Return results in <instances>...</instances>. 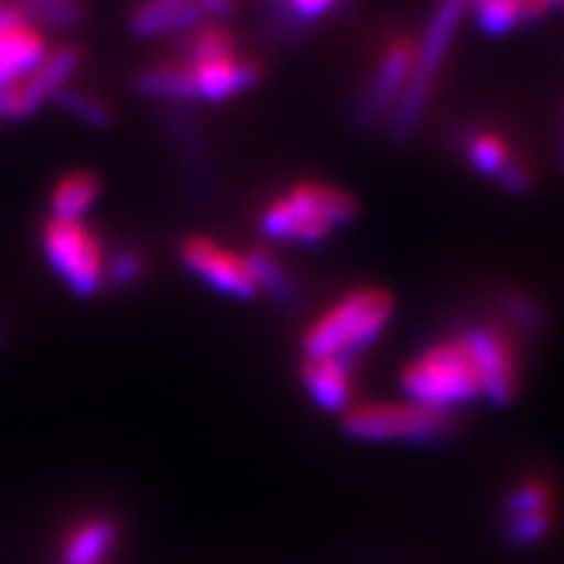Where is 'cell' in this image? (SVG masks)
Returning a JSON list of instances; mask_svg holds the SVG:
<instances>
[{
    "label": "cell",
    "mask_w": 564,
    "mask_h": 564,
    "mask_svg": "<svg viewBox=\"0 0 564 564\" xmlns=\"http://www.w3.org/2000/svg\"><path fill=\"white\" fill-rule=\"evenodd\" d=\"M356 358L333 356V358H306L301 366V379L308 394L322 411L343 413L352 403L350 373Z\"/></svg>",
    "instance_id": "7c38bea8"
},
{
    "label": "cell",
    "mask_w": 564,
    "mask_h": 564,
    "mask_svg": "<svg viewBox=\"0 0 564 564\" xmlns=\"http://www.w3.org/2000/svg\"><path fill=\"white\" fill-rule=\"evenodd\" d=\"M0 123H3V121H0Z\"/></svg>",
    "instance_id": "e575fe53"
},
{
    "label": "cell",
    "mask_w": 564,
    "mask_h": 564,
    "mask_svg": "<svg viewBox=\"0 0 564 564\" xmlns=\"http://www.w3.org/2000/svg\"><path fill=\"white\" fill-rule=\"evenodd\" d=\"M278 3L295 21H314L333 9L337 0H278Z\"/></svg>",
    "instance_id": "4316f807"
},
{
    "label": "cell",
    "mask_w": 564,
    "mask_h": 564,
    "mask_svg": "<svg viewBox=\"0 0 564 564\" xmlns=\"http://www.w3.org/2000/svg\"><path fill=\"white\" fill-rule=\"evenodd\" d=\"M3 337H6V333H3V327H0V345H3Z\"/></svg>",
    "instance_id": "d6a6232c"
},
{
    "label": "cell",
    "mask_w": 564,
    "mask_h": 564,
    "mask_svg": "<svg viewBox=\"0 0 564 564\" xmlns=\"http://www.w3.org/2000/svg\"><path fill=\"white\" fill-rule=\"evenodd\" d=\"M415 61V42L411 37H398L387 45L382 58L377 63L369 87L364 89L361 102H358V123L373 126L382 121L384 116H390L398 108L400 97L411 79Z\"/></svg>",
    "instance_id": "30bf717a"
},
{
    "label": "cell",
    "mask_w": 564,
    "mask_h": 564,
    "mask_svg": "<svg viewBox=\"0 0 564 564\" xmlns=\"http://www.w3.org/2000/svg\"><path fill=\"white\" fill-rule=\"evenodd\" d=\"M505 308L507 314H510L512 319L525 329H541V324H544V314H541V308L535 306L531 299H525V295H507Z\"/></svg>",
    "instance_id": "484cf974"
},
{
    "label": "cell",
    "mask_w": 564,
    "mask_h": 564,
    "mask_svg": "<svg viewBox=\"0 0 564 564\" xmlns=\"http://www.w3.org/2000/svg\"><path fill=\"white\" fill-rule=\"evenodd\" d=\"M55 3H68V0H19V6L26 13L37 11V9H45V6H55Z\"/></svg>",
    "instance_id": "f546056e"
},
{
    "label": "cell",
    "mask_w": 564,
    "mask_h": 564,
    "mask_svg": "<svg viewBox=\"0 0 564 564\" xmlns=\"http://www.w3.org/2000/svg\"><path fill=\"white\" fill-rule=\"evenodd\" d=\"M181 264L186 267L194 278H199L212 291L230 295V299L249 301L257 299L259 288L253 282L249 267L241 253H232L225 246L215 243L212 238L188 236L183 238L178 249Z\"/></svg>",
    "instance_id": "ba28073f"
},
{
    "label": "cell",
    "mask_w": 564,
    "mask_h": 564,
    "mask_svg": "<svg viewBox=\"0 0 564 564\" xmlns=\"http://www.w3.org/2000/svg\"><path fill=\"white\" fill-rule=\"evenodd\" d=\"M230 55H236V42H232V34L220 24L196 26V30L181 42V61L188 63V66L230 58Z\"/></svg>",
    "instance_id": "ffe728a7"
},
{
    "label": "cell",
    "mask_w": 564,
    "mask_h": 564,
    "mask_svg": "<svg viewBox=\"0 0 564 564\" xmlns=\"http://www.w3.org/2000/svg\"><path fill=\"white\" fill-rule=\"evenodd\" d=\"M457 337L474 358L484 398L494 405L510 403L518 392V366H514L510 343L497 329L481 327V324L463 327Z\"/></svg>",
    "instance_id": "9c48e42d"
},
{
    "label": "cell",
    "mask_w": 564,
    "mask_h": 564,
    "mask_svg": "<svg viewBox=\"0 0 564 564\" xmlns=\"http://www.w3.org/2000/svg\"><path fill=\"white\" fill-rule=\"evenodd\" d=\"M202 6L207 17L215 19H228L236 11V0H196Z\"/></svg>",
    "instance_id": "f1b7e54d"
},
{
    "label": "cell",
    "mask_w": 564,
    "mask_h": 564,
    "mask_svg": "<svg viewBox=\"0 0 564 564\" xmlns=\"http://www.w3.org/2000/svg\"><path fill=\"white\" fill-rule=\"evenodd\" d=\"M53 100L63 112H68L70 118H76L84 126H91V129H108L112 123L110 102L102 95H97L95 89L82 87V84H66Z\"/></svg>",
    "instance_id": "ac0fdd59"
},
{
    "label": "cell",
    "mask_w": 564,
    "mask_h": 564,
    "mask_svg": "<svg viewBox=\"0 0 564 564\" xmlns=\"http://www.w3.org/2000/svg\"><path fill=\"white\" fill-rule=\"evenodd\" d=\"M118 544V523L108 514H95L68 533L61 564H102Z\"/></svg>",
    "instance_id": "9a60e30c"
},
{
    "label": "cell",
    "mask_w": 564,
    "mask_h": 564,
    "mask_svg": "<svg viewBox=\"0 0 564 564\" xmlns=\"http://www.w3.org/2000/svg\"><path fill=\"white\" fill-rule=\"evenodd\" d=\"M207 13L196 0H141L131 11L129 26L139 40H158L167 34L196 30Z\"/></svg>",
    "instance_id": "4fadbf2b"
},
{
    "label": "cell",
    "mask_w": 564,
    "mask_h": 564,
    "mask_svg": "<svg viewBox=\"0 0 564 564\" xmlns=\"http://www.w3.org/2000/svg\"><path fill=\"white\" fill-rule=\"evenodd\" d=\"M243 259L259 291L270 293L280 306H293V303L299 301V288H295V282L288 278L285 267H282L272 253H267L262 249H251L249 253H243Z\"/></svg>",
    "instance_id": "d6986e66"
},
{
    "label": "cell",
    "mask_w": 564,
    "mask_h": 564,
    "mask_svg": "<svg viewBox=\"0 0 564 564\" xmlns=\"http://www.w3.org/2000/svg\"><path fill=\"white\" fill-rule=\"evenodd\" d=\"M468 6L463 0H440L432 19H429L426 32H423L421 42H415V61L411 79L400 97L398 108L392 112V139L405 141L413 137L419 129L423 110H426L429 97H432L436 74H440L444 61H447L449 47H453L455 32L460 26L463 11Z\"/></svg>",
    "instance_id": "277c9868"
},
{
    "label": "cell",
    "mask_w": 564,
    "mask_h": 564,
    "mask_svg": "<svg viewBox=\"0 0 564 564\" xmlns=\"http://www.w3.org/2000/svg\"><path fill=\"white\" fill-rule=\"evenodd\" d=\"M358 204L343 188L324 183H299L264 209L259 228L272 241L322 243L337 228L356 220Z\"/></svg>",
    "instance_id": "6da1fadb"
},
{
    "label": "cell",
    "mask_w": 564,
    "mask_h": 564,
    "mask_svg": "<svg viewBox=\"0 0 564 564\" xmlns=\"http://www.w3.org/2000/svg\"><path fill=\"white\" fill-rule=\"evenodd\" d=\"M394 299L377 288H358L319 316L303 335V356L306 358H358L382 335L390 322Z\"/></svg>",
    "instance_id": "7a4b0ae2"
},
{
    "label": "cell",
    "mask_w": 564,
    "mask_h": 564,
    "mask_svg": "<svg viewBox=\"0 0 564 564\" xmlns=\"http://www.w3.org/2000/svg\"><path fill=\"white\" fill-rule=\"evenodd\" d=\"M463 150L465 158H468L474 171L491 175L497 178L499 171L510 162V152H507V144L494 133H484V131H474L463 139Z\"/></svg>",
    "instance_id": "44dd1931"
},
{
    "label": "cell",
    "mask_w": 564,
    "mask_h": 564,
    "mask_svg": "<svg viewBox=\"0 0 564 564\" xmlns=\"http://www.w3.org/2000/svg\"><path fill=\"white\" fill-rule=\"evenodd\" d=\"M497 181H499V186L505 188V192L523 194V192H528V188H531V171H528L523 162L510 160L502 167V171H499Z\"/></svg>",
    "instance_id": "83f0119b"
},
{
    "label": "cell",
    "mask_w": 564,
    "mask_h": 564,
    "mask_svg": "<svg viewBox=\"0 0 564 564\" xmlns=\"http://www.w3.org/2000/svg\"><path fill=\"white\" fill-rule=\"evenodd\" d=\"M453 429V413L419 403H371L343 419V432L361 442H436Z\"/></svg>",
    "instance_id": "8992f818"
},
{
    "label": "cell",
    "mask_w": 564,
    "mask_h": 564,
    "mask_svg": "<svg viewBox=\"0 0 564 564\" xmlns=\"http://www.w3.org/2000/svg\"><path fill=\"white\" fill-rule=\"evenodd\" d=\"M30 21L37 30H47V32H66L74 30V26L82 24L84 19V6L82 0H68V3H55V6H45V9L30 11L26 13Z\"/></svg>",
    "instance_id": "cb8c5ba5"
},
{
    "label": "cell",
    "mask_w": 564,
    "mask_h": 564,
    "mask_svg": "<svg viewBox=\"0 0 564 564\" xmlns=\"http://www.w3.org/2000/svg\"><path fill=\"white\" fill-rule=\"evenodd\" d=\"M147 257L137 246H118L116 251L108 253L105 259V285L126 291V288L137 285L144 278Z\"/></svg>",
    "instance_id": "7402d4cb"
},
{
    "label": "cell",
    "mask_w": 564,
    "mask_h": 564,
    "mask_svg": "<svg viewBox=\"0 0 564 564\" xmlns=\"http://www.w3.org/2000/svg\"><path fill=\"white\" fill-rule=\"evenodd\" d=\"M84 63V51L76 42H61L26 79L0 87V121H26L45 100H53L70 84Z\"/></svg>",
    "instance_id": "52a82bcc"
},
{
    "label": "cell",
    "mask_w": 564,
    "mask_h": 564,
    "mask_svg": "<svg viewBox=\"0 0 564 564\" xmlns=\"http://www.w3.org/2000/svg\"><path fill=\"white\" fill-rule=\"evenodd\" d=\"M42 253L51 270L79 299H91L105 288L108 251H105L102 238L84 223L51 217L42 225Z\"/></svg>",
    "instance_id": "5b68a950"
},
{
    "label": "cell",
    "mask_w": 564,
    "mask_h": 564,
    "mask_svg": "<svg viewBox=\"0 0 564 564\" xmlns=\"http://www.w3.org/2000/svg\"><path fill=\"white\" fill-rule=\"evenodd\" d=\"M400 387L413 403L453 411L455 405L481 398V379L460 337L436 343L405 366Z\"/></svg>",
    "instance_id": "3957f363"
},
{
    "label": "cell",
    "mask_w": 564,
    "mask_h": 564,
    "mask_svg": "<svg viewBox=\"0 0 564 564\" xmlns=\"http://www.w3.org/2000/svg\"><path fill=\"white\" fill-rule=\"evenodd\" d=\"M188 68H192L196 100H207L215 105L230 100V97L241 95L246 89H251L253 84L259 82V76H262V68H259L257 61L238 58V55L199 63V66H188Z\"/></svg>",
    "instance_id": "8fae6325"
},
{
    "label": "cell",
    "mask_w": 564,
    "mask_h": 564,
    "mask_svg": "<svg viewBox=\"0 0 564 564\" xmlns=\"http://www.w3.org/2000/svg\"><path fill=\"white\" fill-rule=\"evenodd\" d=\"M47 42L30 19L0 30V87L26 79L45 58Z\"/></svg>",
    "instance_id": "5bb4252c"
},
{
    "label": "cell",
    "mask_w": 564,
    "mask_h": 564,
    "mask_svg": "<svg viewBox=\"0 0 564 564\" xmlns=\"http://www.w3.org/2000/svg\"><path fill=\"white\" fill-rule=\"evenodd\" d=\"M562 171H564V141H562Z\"/></svg>",
    "instance_id": "836d02e7"
},
{
    "label": "cell",
    "mask_w": 564,
    "mask_h": 564,
    "mask_svg": "<svg viewBox=\"0 0 564 564\" xmlns=\"http://www.w3.org/2000/svg\"><path fill=\"white\" fill-rule=\"evenodd\" d=\"M133 89L141 97L160 102H192L196 100L192 68L183 61L152 63L144 70H139L133 79Z\"/></svg>",
    "instance_id": "2e32d148"
},
{
    "label": "cell",
    "mask_w": 564,
    "mask_h": 564,
    "mask_svg": "<svg viewBox=\"0 0 564 564\" xmlns=\"http://www.w3.org/2000/svg\"><path fill=\"white\" fill-rule=\"evenodd\" d=\"M549 502H552V494L544 484H525L507 494L505 512L507 518H525V514L549 512Z\"/></svg>",
    "instance_id": "d4e9b609"
},
{
    "label": "cell",
    "mask_w": 564,
    "mask_h": 564,
    "mask_svg": "<svg viewBox=\"0 0 564 564\" xmlns=\"http://www.w3.org/2000/svg\"><path fill=\"white\" fill-rule=\"evenodd\" d=\"M554 525V514L552 512H539V514H525V518H507L505 525V541L510 546H531L544 541L549 531Z\"/></svg>",
    "instance_id": "603a6c76"
},
{
    "label": "cell",
    "mask_w": 564,
    "mask_h": 564,
    "mask_svg": "<svg viewBox=\"0 0 564 564\" xmlns=\"http://www.w3.org/2000/svg\"><path fill=\"white\" fill-rule=\"evenodd\" d=\"M544 3H546V9H554V6L564 3V0H544Z\"/></svg>",
    "instance_id": "4dcf8cb0"
},
{
    "label": "cell",
    "mask_w": 564,
    "mask_h": 564,
    "mask_svg": "<svg viewBox=\"0 0 564 564\" xmlns=\"http://www.w3.org/2000/svg\"><path fill=\"white\" fill-rule=\"evenodd\" d=\"M465 6H470V9H474V6H478V3H484V0H463Z\"/></svg>",
    "instance_id": "1f68e13d"
},
{
    "label": "cell",
    "mask_w": 564,
    "mask_h": 564,
    "mask_svg": "<svg viewBox=\"0 0 564 564\" xmlns=\"http://www.w3.org/2000/svg\"><path fill=\"white\" fill-rule=\"evenodd\" d=\"M102 183L91 171H70L53 186L51 209L55 220L82 223V217L91 209L100 196Z\"/></svg>",
    "instance_id": "e0dca14e"
}]
</instances>
